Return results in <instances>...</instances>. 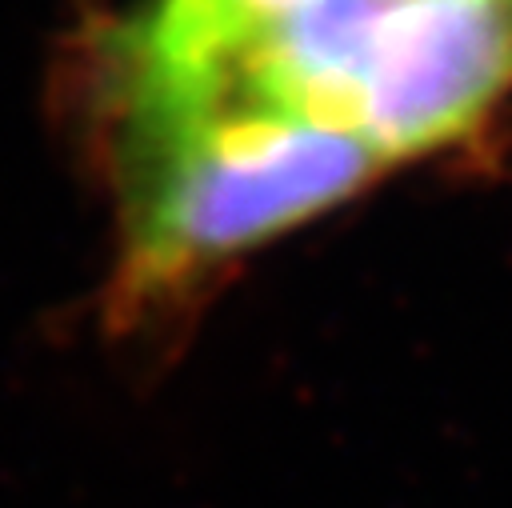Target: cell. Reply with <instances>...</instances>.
<instances>
[{
	"instance_id": "cell-3",
	"label": "cell",
	"mask_w": 512,
	"mask_h": 508,
	"mask_svg": "<svg viewBox=\"0 0 512 508\" xmlns=\"http://www.w3.org/2000/svg\"><path fill=\"white\" fill-rule=\"evenodd\" d=\"M304 4L308 0H156L152 16L124 36V56L156 72L200 76L228 64Z\"/></svg>"
},
{
	"instance_id": "cell-2",
	"label": "cell",
	"mask_w": 512,
	"mask_h": 508,
	"mask_svg": "<svg viewBox=\"0 0 512 508\" xmlns=\"http://www.w3.org/2000/svg\"><path fill=\"white\" fill-rule=\"evenodd\" d=\"M512 84V0H400L364 68L356 136L384 160L468 128Z\"/></svg>"
},
{
	"instance_id": "cell-1",
	"label": "cell",
	"mask_w": 512,
	"mask_h": 508,
	"mask_svg": "<svg viewBox=\"0 0 512 508\" xmlns=\"http://www.w3.org/2000/svg\"><path fill=\"white\" fill-rule=\"evenodd\" d=\"M128 284L160 288L344 200L380 164L364 136L208 88L124 76Z\"/></svg>"
}]
</instances>
